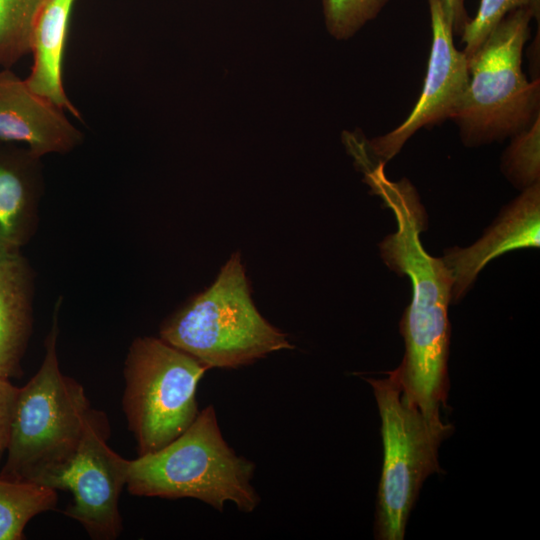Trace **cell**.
Here are the masks:
<instances>
[{"mask_svg": "<svg viewBox=\"0 0 540 540\" xmlns=\"http://www.w3.org/2000/svg\"><path fill=\"white\" fill-rule=\"evenodd\" d=\"M385 165L364 171L365 181L394 213L397 229L380 244L387 266L411 281V302L400 331L405 354L395 372L404 394L432 423L442 424L447 406L451 279L441 257L429 255L420 241L426 215L415 187L406 178L391 181Z\"/></svg>", "mask_w": 540, "mask_h": 540, "instance_id": "obj_1", "label": "cell"}, {"mask_svg": "<svg viewBox=\"0 0 540 540\" xmlns=\"http://www.w3.org/2000/svg\"><path fill=\"white\" fill-rule=\"evenodd\" d=\"M59 305L45 340L43 361L19 388L0 470L1 477L49 488L73 459L94 411L83 386L60 370L56 349Z\"/></svg>", "mask_w": 540, "mask_h": 540, "instance_id": "obj_2", "label": "cell"}, {"mask_svg": "<svg viewBox=\"0 0 540 540\" xmlns=\"http://www.w3.org/2000/svg\"><path fill=\"white\" fill-rule=\"evenodd\" d=\"M539 11L537 0L508 13L468 59L469 83L451 117L465 146L501 142L540 117V79L528 80L522 69Z\"/></svg>", "mask_w": 540, "mask_h": 540, "instance_id": "obj_3", "label": "cell"}, {"mask_svg": "<svg viewBox=\"0 0 540 540\" xmlns=\"http://www.w3.org/2000/svg\"><path fill=\"white\" fill-rule=\"evenodd\" d=\"M254 471L255 464L226 443L210 405L173 441L129 460L126 487L136 496L197 499L220 512L232 502L250 513L260 503Z\"/></svg>", "mask_w": 540, "mask_h": 540, "instance_id": "obj_4", "label": "cell"}, {"mask_svg": "<svg viewBox=\"0 0 540 540\" xmlns=\"http://www.w3.org/2000/svg\"><path fill=\"white\" fill-rule=\"evenodd\" d=\"M160 338L209 369H234L294 348L253 304L238 254L205 292L164 321Z\"/></svg>", "mask_w": 540, "mask_h": 540, "instance_id": "obj_5", "label": "cell"}, {"mask_svg": "<svg viewBox=\"0 0 540 540\" xmlns=\"http://www.w3.org/2000/svg\"><path fill=\"white\" fill-rule=\"evenodd\" d=\"M387 374L383 379H365L378 406L383 443L375 538L402 540L422 484L429 475L441 471L438 449L452 433V426L427 420L404 394L395 370Z\"/></svg>", "mask_w": 540, "mask_h": 540, "instance_id": "obj_6", "label": "cell"}, {"mask_svg": "<svg viewBox=\"0 0 540 540\" xmlns=\"http://www.w3.org/2000/svg\"><path fill=\"white\" fill-rule=\"evenodd\" d=\"M208 369L160 337H138L131 343L122 406L138 455L161 449L194 422L197 387Z\"/></svg>", "mask_w": 540, "mask_h": 540, "instance_id": "obj_7", "label": "cell"}, {"mask_svg": "<svg viewBox=\"0 0 540 540\" xmlns=\"http://www.w3.org/2000/svg\"><path fill=\"white\" fill-rule=\"evenodd\" d=\"M108 435L106 416L94 409L73 459L51 485L73 496L64 514L102 540L116 539L122 530L119 498L129 468V460L108 446Z\"/></svg>", "mask_w": 540, "mask_h": 540, "instance_id": "obj_8", "label": "cell"}, {"mask_svg": "<svg viewBox=\"0 0 540 540\" xmlns=\"http://www.w3.org/2000/svg\"><path fill=\"white\" fill-rule=\"evenodd\" d=\"M431 47L421 94L411 113L392 131L366 142L369 154L386 164L420 129L451 119L469 83L468 59L454 44L442 0H427Z\"/></svg>", "mask_w": 540, "mask_h": 540, "instance_id": "obj_9", "label": "cell"}, {"mask_svg": "<svg viewBox=\"0 0 540 540\" xmlns=\"http://www.w3.org/2000/svg\"><path fill=\"white\" fill-rule=\"evenodd\" d=\"M65 111L11 69L0 70V141L22 143L38 158L69 153L83 134Z\"/></svg>", "mask_w": 540, "mask_h": 540, "instance_id": "obj_10", "label": "cell"}, {"mask_svg": "<svg viewBox=\"0 0 540 540\" xmlns=\"http://www.w3.org/2000/svg\"><path fill=\"white\" fill-rule=\"evenodd\" d=\"M539 224L540 183H536L522 190L474 244L452 247L441 257L451 279V301L467 292L492 259L511 250L539 247Z\"/></svg>", "mask_w": 540, "mask_h": 540, "instance_id": "obj_11", "label": "cell"}, {"mask_svg": "<svg viewBox=\"0 0 540 540\" xmlns=\"http://www.w3.org/2000/svg\"><path fill=\"white\" fill-rule=\"evenodd\" d=\"M43 188L41 158L0 144V249H20L33 236Z\"/></svg>", "mask_w": 540, "mask_h": 540, "instance_id": "obj_12", "label": "cell"}, {"mask_svg": "<svg viewBox=\"0 0 540 540\" xmlns=\"http://www.w3.org/2000/svg\"><path fill=\"white\" fill-rule=\"evenodd\" d=\"M33 277L20 249H0V378L17 377L32 329Z\"/></svg>", "mask_w": 540, "mask_h": 540, "instance_id": "obj_13", "label": "cell"}, {"mask_svg": "<svg viewBox=\"0 0 540 540\" xmlns=\"http://www.w3.org/2000/svg\"><path fill=\"white\" fill-rule=\"evenodd\" d=\"M76 1L42 0L32 29V67L25 81L34 92L81 119L80 112L70 101L63 82L64 54Z\"/></svg>", "mask_w": 540, "mask_h": 540, "instance_id": "obj_14", "label": "cell"}, {"mask_svg": "<svg viewBox=\"0 0 540 540\" xmlns=\"http://www.w3.org/2000/svg\"><path fill=\"white\" fill-rule=\"evenodd\" d=\"M57 492L32 482L0 476V540H21L28 522L57 505Z\"/></svg>", "mask_w": 540, "mask_h": 540, "instance_id": "obj_15", "label": "cell"}, {"mask_svg": "<svg viewBox=\"0 0 540 540\" xmlns=\"http://www.w3.org/2000/svg\"><path fill=\"white\" fill-rule=\"evenodd\" d=\"M42 0H0V67L11 68L31 51V36Z\"/></svg>", "mask_w": 540, "mask_h": 540, "instance_id": "obj_16", "label": "cell"}, {"mask_svg": "<svg viewBox=\"0 0 540 540\" xmlns=\"http://www.w3.org/2000/svg\"><path fill=\"white\" fill-rule=\"evenodd\" d=\"M510 139L502 155V173L521 190L540 183V117Z\"/></svg>", "mask_w": 540, "mask_h": 540, "instance_id": "obj_17", "label": "cell"}, {"mask_svg": "<svg viewBox=\"0 0 540 540\" xmlns=\"http://www.w3.org/2000/svg\"><path fill=\"white\" fill-rule=\"evenodd\" d=\"M389 0H322L327 31L338 40L353 37L374 20Z\"/></svg>", "mask_w": 540, "mask_h": 540, "instance_id": "obj_18", "label": "cell"}, {"mask_svg": "<svg viewBox=\"0 0 540 540\" xmlns=\"http://www.w3.org/2000/svg\"><path fill=\"white\" fill-rule=\"evenodd\" d=\"M537 0H480L474 18L465 25L461 36L463 52L469 59L491 30L511 11L531 5Z\"/></svg>", "mask_w": 540, "mask_h": 540, "instance_id": "obj_19", "label": "cell"}, {"mask_svg": "<svg viewBox=\"0 0 540 540\" xmlns=\"http://www.w3.org/2000/svg\"><path fill=\"white\" fill-rule=\"evenodd\" d=\"M19 388L0 378V465L6 455Z\"/></svg>", "mask_w": 540, "mask_h": 540, "instance_id": "obj_20", "label": "cell"}, {"mask_svg": "<svg viewBox=\"0 0 540 540\" xmlns=\"http://www.w3.org/2000/svg\"><path fill=\"white\" fill-rule=\"evenodd\" d=\"M446 16L450 19L454 34L460 36L470 18L465 8V0H442Z\"/></svg>", "mask_w": 540, "mask_h": 540, "instance_id": "obj_21", "label": "cell"}]
</instances>
